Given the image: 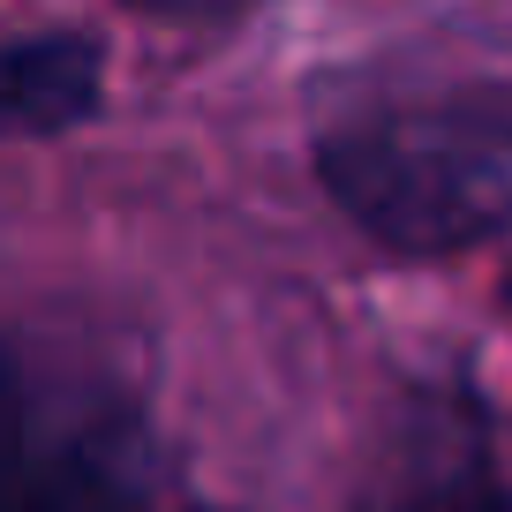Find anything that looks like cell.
I'll use <instances>...</instances> for the list:
<instances>
[{
    "label": "cell",
    "mask_w": 512,
    "mask_h": 512,
    "mask_svg": "<svg viewBox=\"0 0 512 512\" xmlns=\"http://www.w3.org/2000/svg\"><path fill=\"white\" fill-rule=\"evenodd\" d=\"M317 181L369 241L452 256L512 226V106L400 98L317 136Z\"/></svg>",
    "instance_id": "1"
},
{
    "label": "cell",
    "mask_w": 512,
    "mask_h": 512,
    "mask_svg": "<svg viewBox=\"0 0 512 512\" xmlns=\"http://www.w3.org/2000/svg\"><path fill=\"white\" fill-rule=\"evenodd\" d=\"M354 512H512V475L482 400L422 392L392 415Z\"/></svg>",
    "instance_id": "2"
},
{
    "label": "cell",
    "mask_w": 512,
    "mask_h": 512,
    "mask_svg": "<svg viewBox=\"0 0 512 512\" xmlns=\"http://www.w3.org/2000/svg\"><path fill=\"white\" fill-rule=\"evenodd\" d=\"M106 98V53L76 31H8L0 38V144H38L91 121Z\"/></svg>",
    "instance_id": "3"
},
{
    "label": "cell",
    "mask_w": 512,
    "mask_h": 512,
    "mask_svg": "<svg viewBox=\"0 0 512 512\" xmlns=\"http://www.w3.org/2000/svg\"><path fill=\"white\" fill-rule=\"evenodd\" d=\"M128 8L151 23H226L241 8H256V0H128Z\"/></svg>",
    "instance_id": "4"
},
{
    "label": "cell",
    "mask_w": 512,
    "mask_h": 512,
    "mask_svg": "<svg viewBox=\"0 0 512 512\" xmlns=\"http://www.w3.org/2000/svg\"><path fill=\"white\" fill-rule=\"evenodd\" d=\"M189 512H196V505H189Z\"/></svg>",
    "instance_id": "5"
}]
</instances>
